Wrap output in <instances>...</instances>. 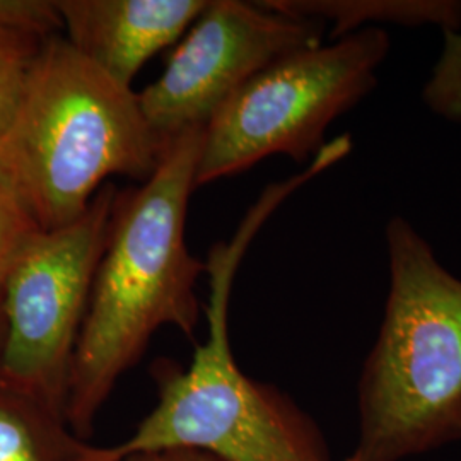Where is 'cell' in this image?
<instances>
[{
    "label": "cell",
    "instance_id": "1",
    "mask_svg": "<svg viewBox=\"0 0 461 461\" xmlns=\"http://www.w3.org/2000/svg\"><path fill=\"white\" fill-rule=\"evenodd\" d=\"M203 132L165 142L148 180L116 192L68 383L67 424L83 441L158 330L195 335V285L207 267L188 251L185 224Z\"/></svg>",
    "mask_w": 461,
    "mask_h": 461
},
{
    "label": "cell",
    "instance_id": "2",
    "mask_svg": "<svg viewBox=\"0 0 461 461\" xmlns=\"http://www.w3.org/2000/svg\"><path fill=\"white\" fill-rule=\"evenodd\" d=\"M301 176L268 186L230 241L209 255L211 294L205 306L207 339L186 367L156 361V405L132 434L110 446L81 441L72 461H125L163 449H197L217 461H333L313 419L279 388L247 376L230 340L232 282L248 247Z\"/></svg>",
    "mask_w": 461,
    "mask_h": 461
},
{
    "label": "cell",
    "instance_id": "3",
    "mask_svg": "<svg viewBox=\"0 0 461 461\" xmlns=\"http://www.w3.org/2000/svg\"><path fill=\"white\" fill-rule=\"evenodd\" d=\"M386 248L390 291L346 461H407L461 443V279L400 215L386 226Z\"/></svg>",
    "mask_w": 461,
    "mask_h": 461
},
{
    "label": "cell",
    "instance_id": "4",
    "mask_svg": "<svg viewBox=\"0 0 461 461\" xmlns=\"http://www.w3.org/2000/svg\"><path fill=\"white\" fill-rule=\"evenodd\" d=\"M161 149L132 87L55 34L0 139V165L41 230H59L86 212L108 176L146 182Z\"/></svg>",
    "mask_w": 461,
    "mask_h": 461
},
{
    "label": "cell",
    "instance_id": "5",
    "mask_svg": "<svg viewBox=\"0 0 461 461\" xmlns=\"http://www.w3.org/2000/svg\"><path fill=\"white\" fill-rule=\"evenodd\" d=\"M388 50L386 33L367 28L265 67L205 127L195 188L276 154L297 163L314 158L330 123L373 91Z\"/></svg>",
    "mask_w": 461,
    "mask_h": 461
},
{
    "label": "cell",
    "instance_id": "6",
    "mask_svg": "<svg viewBox=\"0 0 461 461\" xmlns=\"http://www.w3.org/2000/svg\"><path fill=\"white\" fill-rule=\"evenodd\" d=\"M116 192L104 183L77 221L36 232L0 285V384L62 415Z\"/></svg>",
    "mask_w": 461,
    "mask_h": 461
},
{
    "label": "cell",
    "instance_id": "7",
    "mask_svg": "<svg viewBox=\"0 0 461 461\" xmlns=\"http://www.w3.org/2000/svg\"><path fill=\"white\" fill-rule=\"evenodd\" d=\"M323 32L321 21L287 16L260 2L207 0L161 77L137 93L149 129L161 144L205 129L255 74L321 45Z\"/></svg>",
    "mask_w": 461,
    "mask_h": 461
},
{
    "label": "cell",
    "instance_id": "8",
    "mask_svg": "<svg viewBox=\"0 0 461 461\" xmlns=\"http://www.w3.org/2000/svg\"><path fill=\"white\" fill-rule=\"evenodd\" d=\"M66 40L113 81L132 87L139 70L175 43L207 0H59Z\"/></svg>",
    "mask_w": 461,
    "mask_h": 461
},
{
    "label": "cell",
    "instance_id": "9",
    "mask_svg": "<svg viewBox=\"0 0 461 461\" xmlns=\"http://www.w3.org/2000/svg\"><path fill=\"white\" fill-rule=\"evenodd\" d=\"M60 30L55 2L0 0V139L16 115L45 41Z\"/></svg>",
    "mask_w": 461,
    "mask_h": 461
},
{
    "label": "cell",
    "instance_id": "10",
    "mask_svg": "<svg viewBox=\"0 0 461 461\" xmlns=\"http://www.w3.org/2000/svg\"><path fill=\"white\" fill-rule=\"evenodd\" d=\"M267 9L287 16L331 23V38L339 40L364 23L436 24L451 33L461 24V2L451 0H268Z\"/></svg>",
    "mask_w": 461,
    "mask_h": 461
},
{
    "label": "cell",
    "instance_id": "11",
    "mask_svg": "<svg viewBox=\"0 0 461 461\" xmlns=\"http://www.w3.org/2000/svg\"><path fill=\"white\" fill-rule=\"evenodd\" d=\"M81 441L66 415L0 384V461H72Z\"/></svg>",
    "mask_w": 461,
    "mask_h": 461
},
{
    "label": "cell",
    "instance_id": "12",
    "mask_svg": "<svg viewBox=\"0 0 461 461\" xmlns=\"http://www.w3.org/2000/svg\"><path fill=\"white\" fill-rule=\"evenodd\" d=\"M40 230L16 183L0 165V285L19 251Z\"/></svg>",
    "mask_w": 461,
    "mask_h": 461
},
{
    "label": "cell",
    "instance_id": "13",
    "mask_svg": "<svg viewBox=\"0 0 461 461\" xmlns=\"http://www.w3.org/2000/svg\"><path fill=\"white\" fill-rule=\"evenodd\" d=\"M125 461H217L211 455L197 449H163L129 456Z\"/></svg>",
    "mask_w": 461,
    "mask_h": 461
},
{
    "label": "cell",
    "instance_id": "14",
    "mask_svg": "<svg viewBox=\"0 0 461 461\" xmlns=\"http://www.w3.org/2000/svg\"><path fill=\"white\" fill-rule=\"evenodd\" d=\"M4 340V314H2V303H0V348Z\"/></svg>",
    "mask_w": 461,
    "mask_h": 461
}]
</instances>
